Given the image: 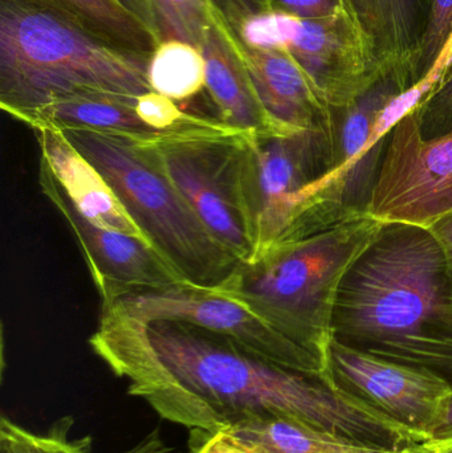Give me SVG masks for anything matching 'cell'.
<instances>
[{
	"mask_svg": "<svg viewBox=\"0 0 452 453\" xmlns=\"http://www.w3.org/2000/svg\"><path fill=\"white\" fill-rule=\"evenodd\" d=\"M191 453H255L225 433H190Z\"/></svg>",
	"mask_w": 452,
	"mask_h": 453,
	"instance_id": "cell-28",
	"label": "cell"
},
{
	"mask_svg": "<svg viewBox=\"0 0 452 453\" xmlns=\"http://www.w3.org/2000/svg\"><path fill=\"white\" fill-rule=\"evenodd\" d=\"M126 2H127V0H126Z\"/></svg>",
	"mask_w": 452,
	"mask_h": 453,
	"instance_id": "cell-33",
	"label": "cell"
},
{
	"mask_svg": "<svg viewBox=\"0 0 452 453\" xmlns=\"http://www.w3.org/2000/svg\"><path fill=\"white\" fill-rule=\"evenodd\" d=\"M371 40L384 73L414 89V68L430 18V0H341Z\"/></svg>",
	"mask_w": 452,
	"mask_h": 453,
	"instance_id": "cell-17",
	"label": "cell"
},
{
	"mask_svg": "<svg viewBox=\"0 0 452 453\" xmlns=\"http://www.w3.org/2000/svg\"><path fill=\"white\" fill-rule=\"evenodd\" d=\"M74 419L63 417L34 433L7 417L0 420V453H95L90 436H74Z\"/></svg>",
	"mask_w": 452,
	"mask_h": 453,
	"instance_id": "cell-23",
	"label": "cell"
},
{
	"mask_svg": "<svg viewBox=\"0 0 452 453\" xmlns=\"http://www.w3.org/2000/svg\"><path fill=\"white\" fill-rule=\"evenodd\" d=\"M429 229L437 237L438 242L442 248L443 256H445L446 273H448L452 303V215Z\"/></svg>",
	"mask_w": 452,
	"mask_h": 453,
	"instance_id": "cell-29",
	"label": "cell"
},
{
	"mask_svg": "<svg viewBox=\"0 0 452 453\" xmlns=\"http://www.w3.org/2000/svg\"><path fill=\"white\" fill-rule=\"evenodd\" d=\"M384 225L365 215L281 242L218 288L326 364L342 280Z\"/></svg>",
	"mask_w": 452,
	"mask_h": 453,
	"instance_id": "cell-4",
	"label": "cell"
},
{
	"mask_svg": "<svg viewBox=\"0 0 452 453\" xmlns=\"http://www.w3.org/2000/svg\"><path fill=\"white\" fill-rule=\"evenodd\" d=\"M39 185L45 198L76 236L101 298L126 288L161 287L183 281L148 240L95 225L85 218L42 158Z\"/></svg>",
	"mask_w": 452,
	"mask_h": 453,
	"instance_id": "cell-13",
	"label": "cell"
},
{
	"mask_svg": "<svg viewBox=\"0 0 452 453\" xmlns=\"http://www.w3.org/2000/svg\"><path fill=\"white\" fill-rule=\"evenodd\" d=\"M101 173L148 242L183 281L219 287L239 261L207 231L170 180L126 138L61 130Z\"/></svg>",
	"mask_w": 452,
	"mask_h": 453,
	"instance_id": "cell-5",
	"label": "cell"
},
{
	"mask_svg": "<svg viewBox=\"0 0 452 453\" xmlns=\"http://www.w3.org/2000/svg\"><path fill=\"white\" fill-rule=\"evenodd\" d=\"M413 111L424 140H434L452 133V61Z\"/></svg>",
	"mask_w": 452,
	"mask_h": 453,
	"instance_id": "cell-26",
	"label": "cell"
},
{
	"mask_svg": "<svg viewBox=\"0 0 452 453\" xmlns=\"http://www.w3.org/2000/svg\"><path fill=\"white\" fill-rule=\"evenodd\" d=\"M158 42L180 40L201 50L211 24L215 0H138Z\"/></svg>",
	"mask_w": 452,
	"mask_h": 453,
	"instance_id": "cell-22",
	"label": "cell"
},
{
	"mask_svg": "<svg viewBox=\"0 0 452 453\" xmlns=\"http://www.w3.org/2000/svg\"><path fill=\"white\" fill-rule=\"evenodd\" d=\"M150 89L175 103L195 97L206 88V61L195 45L180 40H164L149 56Z\"/></svg>",
	"mask_w": 452,
	"mask_h": 453,
	"instance_id": "cell-20",
	"label": "cell"
},
{
	"mask_svg": "<svg viewBox=\"0 0 452 453\" xmlns=\"http://www.w3.org/2000/svg\"><path fill=\"white\" fill-rule=\"evenodd\" d=\"M137 98L106 93L71 96L39 109L27 117L23 124L31 129L48 127L58 130H89L140 143L170 135L151 129L140 119L134 108Z\"/></svg>",
	"mask_w": 452,
	"mask_h": 453,
	"instance_id": "cell-18",
	"label": "cell"
},
{
	"mask_svg": "<svg viewBox=\"0 0 452 453\" xmlns=\"http://www.w3.org/2000/svg\"><path fill=\"white\" fill-rule=\"evenodd\" d=\"M452 439V388L451 393L446 398L437 422L433 428L429 441H445Z\"/></svg>",
	"mask_w": 452,
	"mask_h": 453,
	"instance_id": "cell-31",
	"label": "cell"
},
{
	"mask_svg": "<svg viewBox=\"0 0 452 453\" xmlns=\"http://www.w3.org/2000/svg\"><path fill=\"white\" fill-rule=\"evenodd\" d=\"M433 453H452V439L445 441H425Z\"/></svg>",
	"mask_w": 452,
	"mask_h": 453,
	"instance_id": "cell-32",
	"label": "cell"
},
{
	"mask_svg": "<svg viewBox=\"0 0 452 453\" xmlns=\"http://www.w3.org/2000/svg\"><path fill=\"white\" fill-rule=\"evenodd\" d=\"M368 214L385 225L432 228L452 215V133L424 140L413 109L387 135Z\"/></svg>",
	"mask_w": 452,
	"mask_h": 453,
	"instance_id": "cell-10",
	"label": "cell"
},
{
	"mask_svg": "<svg viewBox=\"0 0 452 453\" xmlns=\"http://www.w3.org/2000/svg\"><path fill=\"white\" fill-rule=\"evenodd\" d=\"M331 161V127L241 135L239 172L254 242L249 263L286 242L305 191L329 172Z\"/></svg>",
	"mask_w": 452,
	"mask_h": 453,
	"instance_id": "cell-7",
	"label": "cell"
},
{
	"mask_svg": "<svg viewBox=\"0 0 452 453\" xmlns=\"http://www.w3.org/2000/svg\"><path fill=\"white\" fill-rule=\"evenodd\" d=\"M93 353L127 394L190 433H223L262 415H288L368 446L421 439L334 390L326 377L276 364L233 338L185 322H141L101 306Z\"/></svg>",
	"mask_w": 452,
	"mask_h": 453,
	"instance_id": "cell-1",
	"label": "cell"
},
{
	"mask_svg": "<svg viewBox=\"0 0 452 453\" xmlns=\"http://www.w3.org/2000/svg\"><path fill=\"white\" fill-rule=\"evenodd\" d=\"M122 316L141 322H185L233 338L249 350L307 374L326 377L315 354L273 329L249 306L218 287L178 281L161 287L126 288L101 298Z\"/></svg>",
	"mask_w": 452,
	"mask_h": 453,
	"instance_id": "cell-9",
	"label": "cell"
},
{
	"mask_svg": "<svg viewBox=\"0 0 452 453\" xmlns=\"http://www.w3.org/2000/svg\"><path fill=\"white\" fill-rule=\"evenodd\" d=\"M276 10L302 19L326 18L341 10V0H268Z\"/></svg>",
	"mask_w": 452,
	"mask_h": 453,
	"instance_id": "cell-27",
	"label": "cell"
},
{
	"mask_svg": "<svg viewBox=\"0 0 452 453\" xmlns=\"http://www.w3.org/2000/svg\"><path fill=\"white\" fill-rule=\"evenodd\" d=\"M332 337L452 385L450 288L442 248L429 228L382 226L342 280Z\"/></svg>",
	"mask_w": 452,
	"mask_h": 453,
	"instance_id": "cell-2",
	"label": "cell"
},
{
	"mask_svg": "<svg viewBox=\"0 0 452 453\" xmlns=\"http://www.w3.org/2000/svg\"><path fill=\"white\" fill-rule=\"evenodd\" d=\"M452 42V0H430V18L414 68V89H425Z\"/></svg>",
	"mask_w": 452,
	"mask_h": 453,
	"instance_id": "cell-24",
	"label": "cell"
},
{
	"mask_svg": "<svg viewBox=\"0 0 452 453\" xmlns=\"http://www.w3.org/2000/svg\"><path fill=\"white\" fill-rule=\"evenodd\" d=\"M148 63L53 0H0V106L18 121L71 96L140 97Z\"/></svg>",
	"mask_w": 452,
	"mask_h": 453,
	"instance_id": "cell-3",
	"label": "cell"
},
{
	"mask_svg": "<svg viewBox=\"0 0 452 453\" xmlns=\"http://www.w3.org/2000/svg\"><path fill=\"white\" fill-rule=\"evenodd\" d=\"M44 159L76 209L95 225L146 239L101 173L55 127L32 129Z\"/></svg>",
	"mask_w": 452,
	"mask_h": 453,
	"instance_id": "cell-16",
	"label": "cell"
},
{
	"mask_svg": "<svg viewBox=\"0 0 452 453\" xmlns=\"http://www.w3.org/2000/svg\"><path fill=\"white\" fill-rule=\"evenodd\" d=\"M122 47L148 55L158 44L148 21L126 0H53Z\"/></svg>",
	"mask_w": 452,
	"mask_h": 453,
	"instance_id": "cell-21",
	"label": "cell"
},
{
	"mask_svg": "<svg viewBox=\"0 0 452 453\" xmlns=\"http://www.w3.org/2000/svg\"><path fill=\"white\" fill-rule=\"evenodd\" d=\"M297 16L272 7L247 13L235 32L244 47L251 50H272L286 52Z\"/></svg>",
	"mask_w": 452,
	"mask_h": 453,
	"instance_id": "cell-25",
	"label": "cell"
},
{
	"mask_svg": "<svg viewBox=\"0 0 452 453\" xmlns=\"http://www.w3.org/2000/svg\"><path fill=\"white\" fill-rule=\"evenodd\" d=\"M286 52L329 109L344 108L385 74L371 40L344 7L326 18H297Z\"/></svg>",
	"mask_w": 452,
	"mask_h": 453,
	"instance_id": "cell-12",
	"label": "cell"
},
{
	"mask_svg": "<svg viewBox=\"0 0 452 453\" xmlns=\"http://www.w3.org/2000/svg\"><path fill=\"white\" fill-rule=\"evenodd\" d=\"M223 433L255 453H403L358 443L288 415H262Z\"/></svg>",
	"mask_w": 452,
	"mask_h": 453,
	"instance_id": "cell-19",
	"label": "cell"
},
{
	"mask_svg": "<svg viewBox=\"0 0 452 453\" xmlns=\"http://www.w3.org/2000/svg\"><path fill=\"white\" fill-rule=\"evenodd\" d=\"M239 52L257 98L276 127L284 132L331 127V109L289 53L251 50L241 40Z\"/></svg>",
	"mask_w": 452,
	"mask_h": 453,
	"instance_id": "cell-15",
	"label": "cell"
},
{
	"mask_svg": "<svg viewBox=\"0 0 452 453\" xmlns=\"http://www.w3.org/2000/svg\"><path fill=\"white\" fill-rule=\"evenodd\" d=\"M206 61V88L218 119L241 134L284 132L263 109L239 52V40L223 11L215 4L201 48Z\"/></svg>",
	"mask_w": 452,
	"mask_h": 453,
	"instance_id": "cell-14",
	"label": "cell"
},
{
	"mask_svg": "<svg viewBox=\"0 0 452 453\" xmlns=\"http://www.w3.org/2000/svg\"><path fill=\"white\" fill-rule=\"evenodd\" d=\"M409 92L402 77L385 73L344 108L331 109V167L305 191L286 242L369 215L395 127L385 111Z\"/></svg>",
	"mask_w": 452,
	"mask_h": 453,
	"instance_id": "cell-6",
	"label": "cell"
},
{
	"mask_svg": "<svg viewBox=\"0 0 452 453\" xmlns=\"http://www.w3.org/2000/svg\"><path fill=\"white\" fill-rule=\"evenodd\" d=\"M241 135L170 134L135 143L207 231L239 263H249L254 242L239 172Z\"/></svg>",
	"mask_w": 452,
	"mask_h": 453,
	"instance_id": "cell-8",
	"label": "cell"
},
{
	"mask_svg": "<svg viewBox=\"0 0 452 453\" xmlns=\"http://www.w3.org/2000/svg\"><path fill=\"white\" fill-rule=\"evenodd\" d=\"M119 453H191L190 451H182L177 447L170 446L158 430L146 435L142 441H138L134 446L130 447L126 451Z\"/></svg>",
	"mask_w": 452,
	"mask_h": 453,
	"instance_id": "cell-30",
	"label": "cell"
},
{
	"mask_svg": "<svg viewBox=\"0 0 452 453\" xmlns=\"http://www.w3.org/2000/svg\"><path fill=\"white\" fill-rule=\"evenodd\" d=\"M326 380L342 395L429 441L452 385L430 370L389 361L332 337Z\"/></svg>",
	"mask_w": 452,
	"mask_h": 453,
	"instance_id": "cell-11",
	"label": "cell"
}]
</instances>
